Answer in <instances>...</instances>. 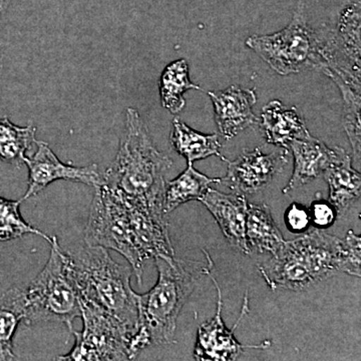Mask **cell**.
Here are the masks:
<instances>
[{"label":"cell","instance_id":"obj_4","mask_svg":"<svg viewBox=\"0 0 361 361\" xmlns=\"http://www.w3.org/2000/svg\"><path fill=\"white\" fill-rule=\"evenodd\" d=\"M154 259L158 281L147 293L137 294L139 327L130 344L133 360L149 345L175 343L178 317L196 286L186 261L176 256Z\"/></svg>","mask_w":361,"mask_h":361},{"label":"cell","instance_id":"obj_19","mask_svg":"<svg viewBox=\"0 0 361 361\" xmlns=\"http://www.w3.org/2000/svg\"><path fill=\"white\" fill-rule=\"evenodd\" d=\"M221 178H209L197 171L193 164L174 180L166 182L163 212L166 216L188 202L203 198L212 184H220Z\"/></svg>","mask_w":361,"mask_h":361},{"label":"cell","instance_id":"obj_18","mask_svg":"<svg viewBox=\"0 0 361 361\" xmlns=\"http://www.w3.org/2000/svg\"><path fill=\"white\" fill-rule=\"evenodd\" d=\"M246 241L250 253L276 254L283 245V235L266 204L248 203L246 216Z\"/></svg>","mask_w":361,"mask_h":361},{"label":"cell","instance_id":"obj_22","mask_svg":"<svg viewBox=\"0 0 361 361\" xmlns=\"http://www.w3.org/2000/svg\"><path fill=\"white\" fill-rule=\"evenodd\" d=\"M189 90H202L190 80L186 59H177L169 63L160 78V96L164 108L174 115L179 114L186 106L184 94Z\"/></svg>","mask_w":361,"mask_h":361},{"label":"cell","instance_id":"obj_26","mask_svg":"<svg viewBox=\"0 0 361 361\" xmlns=\"http://www.w3.org/2000/svg\"><path fill=\"white\" fill-rule=\"evenodd\" d=\"M284 218L287 228L293 233H302L311 225L310 210L298 203L288 207Z\"/></svg>","mask_w":361,"mask_h":361},{"label":"cell","instance_id":"obj_17","mask_svg":"<svg viewBox=\"0 0 361 361\" xmlns=\"http://www.w3.org/2000/svg\"><path fill=\"white\" fill-rule=\"evenodd\" d=\"M323 176L329 183V202L336 208L337 218L344 217L361 196V176L351 165L345 149L341 148L338 158Z\"/></svg>","mask_w":361,"mask_h":361},{"label":"cell","instance_id":"obj_12","mask_svg":"<svg viewBox=\"0 0 361 361\" xmlns=\"http://www.w3.org/2000/svg\"><path fill=\"white\" fill-rule=\"evenodd\" d=\"M35 144L37 149L35 155L25 156L23 160L28 168V184L21 202L37 196L56 180H71L94 188L104 184V176L99 172L96 164L75 167L59 160L47 142L39 141Z\"/></svg>","mask_w":361,"mask_h":361},{"label":"cell","instance_id":"obj_1","mask_svg":"<svg viewBox=\"0 0 361 361\" xmlns=\"http://www.w3.org/2000/svg\"><path fill=\"white\" fill-rule=\"evenodd\" d=\"M94 189L85 230V244L120 253L130 263L137 283L142 284L147 260L175 257L167 218L123 198L104 185Z\"/></svg>","mask_w":361,"mask_h":361},{"label":"cell","instance_id":"obj_2","mask_svg":"<svg viewBox=\"0 0 361 361\" xmlns=\"http://www.w3.org/2000/svg\"><path fill=\"white\" fill-rule=\"evenodd\" d=\"M361 239L349 230L343 238L316 229L285 241L258 271L271 290L302 291L342 272L360 277Z\"/></svg>","mask_w":361,"mask_h":361},{"label":"cell","instance_id":"obj_6","mask_svg":"<svg viewBox=\"0 0 361 361\" xmlns=\"http://www.w3.org/2000/svg\"><path fill=\"white\" fill-rule=\"evenodd\" d=\"M51 255L44 269L25 291V317L23 322H61L73 330V320L80 317V295L68 268V254L51 237Z\"/></svg>","mask_w":361,"mask_h":361},{"label":"cell","instance_id":"obj_13","mask_svg":"<svg viewBox=\"0 0 361 361\" xmlns=\"http://www.w3.org/2000/svg\"><path fill=\"white\" fill-rule=\"evenodd\" d=\"M208 96L213 103L218 130L225 140L233 139L258 123L253 111L257 102L254 90L231 85L221 92H208Z\"/></svg>","mask_w":361,"mask_h":361},{"label":"cell","instance_id":"obj_15","mask_svg":"<svg viewBox=\"0 0 361 361\" xmlns=\"http://www.w3.org/2000/svg\"><path fill=\"white\" fill-rule=\"evenodd\" d=\"M293 153L294 169L288 184L282 190L288 194L324 174L338 158L341 147L331 149L322 140L311 134L302 139L294 140L289 145Z\"/></svg>","mask_w":361,"mask_h":361},{"label":"cell","instance_id":"obj_10","mask_svg":"<svg viewBox=\"0 0 361 361\" xmlns=\"http://www.w3.org/2000/svg\"><path fill=\"white\" fill-rule=\"evenodd\" d=\"M205 256L208 265L204 268L203 272L211 278L215 285L216 290H217V311H216L215 317L212 318L210 322L202 323L199 326L198 332H197L196 345L194 349L195 360L199 361H232L238 360L239 355L245 349H267L269 348L270 341H263L262 343L256 344V345H253V344L244 345V344L239 343L238 341L235 338V330L238 327L242 318L249 311L248 294L247 293L244 296L243 307H242L238 322L232 329L226 327L222 318V293H221L219 284L212 274L213 261L207 251H205Z\"/></svg>","mask_w":361,"mask_h":361},{"label":"cell","instance_id":"obj_3","mask_svg":"<svg viewBox=\"0 0 361 361\" xmlns=\"http://www.w3.org/2000/svg\"><path fill=\"white\" fill-rule=\"evenodd\" d=\"M172 166L173 161L157 149L137 111L128 109L120 148L103 175V185L128 200L164 214L165 176Z\"/></svg>","mask_w":361,"mask_h":361},{"label":"cell","instance_id":"obj_16","mask_svg":"<svg viewBox=\"0 0 361 361\" xmlns=\"http://www.w3.org/2000/svg\"><path fill=\"white\" fill-rule=\"evenodd\" d=\"M260 129L268 144L289 149L294 140L302 139L310 134L305 120L295 106L284 108L281 102L272 101L265 104L261 113Z\"/></svg>","mask_w":361,"mask_h":361},{"label":"cell","instance_id":"obj_11","mask_svg":"<svg viewBox=\"0 0 361 361\" xmlns=\"http://www.w3.org/2000/svg\"><path fill=\"white\" fill-rule=\"evenodd\" d=\"M225 161L228 164L227 174L221 178L220 184L229 188L233 193L246 196L260 191L283 172L289 163L288 149L265 154L256 148L244 151L235 161Z\"/></svg>","mask_w":361,"mask_h":361},{"label":"cell","instance_id":"obj_27","mask_svg":"<svg viewBox=\"0 0 361 361\" xmlns=\"http://www.w3.org/2000/svg\"><path fill=\"white\" fill-rule=\"evenodd\" d=\"M11 1H13V0H0V18H1V16L6 13Z\"/></svg>","mask_w":361,"mask_h":361},{"label":"cell","instance_id":"obj_8","mask_svg":"<svg viewBox=\"0 0 361 361\" xmlns=\"http://www.w3.org/2000/svg\"><path fill=\"white\" fill-rule=\"evenodd\" d=\"M84 327L71 330L75 341L70 353L58 356L59 361L133 360V334L103 308L80 296Z\"/></svg>","mask_w":361,"mask_h":361},{"label":"cell","instance_id":"obj_20","mask_svg":"<svg viewBox=\"0 0 361 361\" xmlns=\"http://www.w3.org/2000/svg\"><path fill=\"white\" fill-rule=\"evenodd\" d=\"M217 134L206 135L188 127L180 118L173 121V130L170 141L173 148L180 156L186 159L188 164L204 160L209 157L217 156L226 161L220 153L221 145Z\"/></svg>","mask_w":361,"mask_h":361},{"label":"cell","instance_id":"obj_14","mask_svg":"<svg viewBox=\"0 0 361 361\" xmlns=\"http://www.w3.org/2000/svg\"><path fill=\"white\" fill-rule=\"evenodd\" d=\"M200 202L215 218L228 243L244 255H249L245 233L248 202L245 196L225 194L210 188Z\"/></svg>","mask_w":361,"mask_h":361},{"label":"cell","instance_id":"obj_24","mask_svg":"<svg viewBox=\"0 0 361 361\" xmlns=\"http://www.w3.org/2000/svg\"><path fill=\"white\" fill-rule=\"evenodd\" d=\"M21 200L13 201L0 197V242L23 238L26 234H35L51 243V237L28 224L20 211Z\"/></svg>","mask_w":361,"mask_h":361},{"label":"cell","instance_id":"obj_25","mask_svg":"<svg viewBox=\"0 0 361 361\" xmlns=\"http://www.w3.org/2000/svg\"><path fill=\"white\" fill-rule=\"evenodd\" d=\"M310 222L316 229H327L334 224L337 213L334 206L324 199H316L310 208Z\"/></svg>","mask_w":361,"mask_h":361},{"label":"cell","instance_id":"obj_5","mask_svg":"<svg viewBox=\"0 0 361 361\" xmlns=\"http://www.w3.org/2000/svg\"><path fill=\"white\" fill-rule=\"evenodd\" d=\"M66 254L78 295L110 313L134 337L139 327V305L137 293L130 286L132 267L116 263L103 247L87 244Z\"/></svg>","mask_w":361,"mask_h":361},{"label":"cell","instance_id":"obj_9","mask_svg":"<svg viewBox=\"0 0 361 361\" xmlns=\"http://www.w3.org/2000/svg\"><path fill=\"white\" fill-rule=\"evenodd\" d=\"M320 70L341 90L360 92V0L342 9L334 30L322 40Z\"/></svg>","mask_w":361,"mask_h":361},{"label":"cell","instance_id":"obj_21","mask_svg":"<svg viewBox=\"0 0 361 361\" xmlns=\"http://www.w3.org/2000/svg\"><path fill=\"white\" fill-rule=\"evenodd\" d=\"M25 317V291L11 288L0 296V361L14 360L13 338Z\"/></svg>","mask_w":361,"mask_h":361},{"label":"cell","instance_id":"obj_23","mask_svg":"<svg viewBox=\"0 0 361 361\" xmlns=\"http://www.w3.org/2000/svg\"><path fill=\"white\" fill-rule=\"evenodd\" d=\"M33 126L18 127L8 118H0V160L20 167L35 142Z\"/></svg>","mask_w":361,"mask_h":361},{"label":"cell","instance_id":"obj_7","mask_svg":"<svg viewBox=\"0 0 361 361\" xmlns=\"http://www.w3.org/2000/svg\"><path fill=\"white\" fill-rule=\"evenodd\" d=\"M322 40L308 25L305 0H298L286 27L272 35H253L246 45L281 75L319 68Z\"/></svg>","mask_w":361,"mask_h":361}]
</instances>
